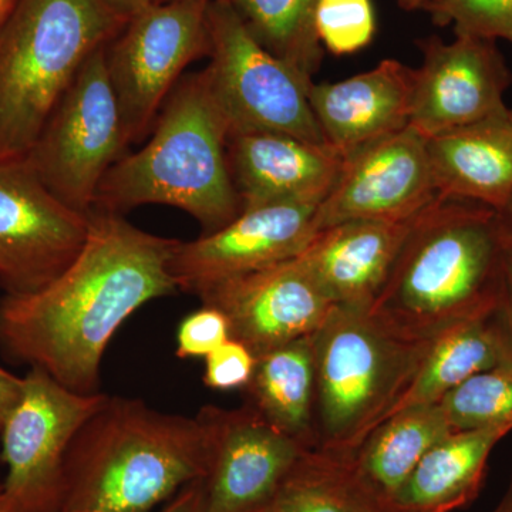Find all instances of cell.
I'll return each mask as SVG.
<instances>
[{"label": "cell", "mask_w": 512, "mask_h": 512, "mask_svg": "<svg viewBox=\"0 0 512 512\" xmlns=\"http://www.w3.org/2000/svg\"><path fill=\"white\" fill-rule=\"evenodd\" d=\"M244 404L276 430L316 448V366L311 336L292 340L256 356Z\"/></svg>", "instance_id": "24"}, {"label": "cell", "mask_w": 512, "mask_h": 512, "mask_svg": "<svg viewBox=\"0 0 512 512\" xmlns=\"http://www.w3.org/2000/svg\"><path fill=\"white\" fill-rule=\"evenodd\" d=\"M255 512H276V511H275V508L272 507V504H271V505H268V507L262 508V510H258Z\"/></svg>", "instance_id": "41"}, {"label": "cell", "mask_w": 512, "mask_h": 512, "mask_svg": "<svg viewBox=\"0 0 512 512\" xmlns=\"http://www.w3.org/2000/svg\"><path fill=\"white\" fill-rule=\"evenodd\" d=\"M229 339L231 329L227 316L218 309L202 305L198 311L185 316L178 326L175 355L180 359L207 357Z\"/></svg>", "instance_id": "30"}, {"label": "cell", "mask_w": 512, "mask_h": 512, "mask_svg": "<svg viewBox=\"0 0 512 512\" xmlns=\"http://www.w3.org/2000/svg\"><path fill=\"white\" fill-rule=\"evenodd\" d=\"M414 69L384 59L369 72L336 83H312L315 119L328 146L343 157L409 126Z\"/></svg>", "instance_id": "18"}, {"label": "cell", "mask_w": 512, "mask_h": 512, "mask_svg": "<svg viewBox=\"0 0 512 512\" xmlns=\"http://www.w3.org/2000/svg\"><path fill=\"white\" fill-rule=\"evenodd\" d=\"M493 512H512V474L503 500L500 501V504L495 507Z\"/></svg>", "instance_id": "38"}, {"label": "cell", "mask_w": 512, "mask_h": 512, "mask_svg": "<svg viewBox=\"0 0 512 512\" xmlns=\"http://www.w3.org/2000/svg\"><path fill=\"white\" fill-rule=\"evenodd\" d=\"M503 278H501L500 302L498 308L504 313L512 328V241L505 238Z\"/></svg>", "instance_id": "34"}, {"label": "cell", "mask_w": 512, "mask_h": 512, "mask_svg": "<svg viewBox=\"0 0 512 512\" xmlns=\"http://www.w3.org/2000/svg\"><path fill=\"white\" fill-rule=\"evenodd\" d=\"M211 0L151 3L106 46V69L127 143L150 137L184 70L210 56Z\"/></svg>", "instance_id": "9"}, {"label": "cell", "mask_w": 512, "mask_h": 512, "mask_svg": "<svg viewBox=\"0 0 512 512\" xmlns=\"http://www.w3.org/2000/svg\"><path fill=\"white\" fill-rule=\"evenodd\" d=\"M495 212H497L498 221H500L504 237L512 241V194Z\"/></svg>", "instance_id": "36"}, {"label": "cell", "mask_w": 512, "mask_h": 512, "mask_svg": "<svg viewBox=\"0 0 512 512\" xmlns=\"http://www.w3.org/2000/svg\"><path fill=\"white\" fill-rule=\"evenodd\" d=\"M437 0H397L404 10H427Z\"/></svg>", "instance_id": "37"}, {"label": "cell", "mask_w": 512, "mask_h": 512, "mask_svg": "<svg viewBox=\"0 0 512 512\" xmlns=\"http://www.w3.org/2000/svg\"><path fill=\"white\" fill-rule=\"evenodd\" d=\"M312 339L315 450L353 453L386 420L433 342L397 338L366 309L338 305Z\"/></svg>", "instance_id": "6"}, {"label": "cell", "mask_w": 512, "mask_h": 512, "mask_svg": "<svg viewBox=\"0 0 512 512\" xmlns=\"http://www.w3.org/2000/svg\"><path fill=\"white\" fill-rule=\"evenodd\" d=\"M508 362H512V328L497 306L433 340L412 382L387 417L420 404L439 403L471 376Z\"/></svg>", "instance_id": "22"}, {"label": "cell", "mask_w": 512, "mask_h": 512, "mask_svg": "<svg viewBox=\"0 0 512 512\" xmlns=\"http://www.w3.org/2000/svg\"><path fill=\"white\" fill-rule=\"evenodd\" d=\"M23 392L0 430L6 500L23 512H59L64 463L74 437L107 394L67 389L30 367Z\"/></svg>", "instance_id": "10"}, {"label": "cell", "mask_w": 512, "mask_h": 512, "mask_svg": "<svg viewBox=\"0 0 512 512\" xmlns=\"http://www.w3.org/2000/svg\"><path fill=\"white\" fill-rule=\"evenodd\" d=\"M204 503V478H200L185 485L160 512H204Z\"/></svg>", "instance_id": "32"}, {"label": "cell", "mask_w": 512, "mask_h": 512, "mask_svg": "<svg viewBox=\"0 0 512 512\" xmlns=\"http://www.w3.org/2000/svg\"><path fill=\"white\" fill-rule=\"evenodd\" d=\"M512 424L454 431L424 454L386 512H453L476 500L488 458Z\"/></svg>", "instance_id": "21"}, {"label": "cell", "mask_w": 512, "mask_h": 512, "mask_svg": "<svg viewBox=\"0 0 512 512\" xmlns=\"http://www.w3.org/2000/svg\"><path fill=\"white\" fill-rule=\"evenodd\" d=\"M256 356L235 339L222 343L205 357L204 384L218 392L242 390L251 380Z\"/></svg>", "instance_id": "31"}, {"label": "cell", "mask_w": 512, "mask_h": 512, "mask_svg": "<svg viewBox=\"0 0 512 512\" xmlns=\"http://www.w3.org/2000/svg\"><path fill=\"white\" fill-rule=\"evenodd\" d=\"M97 2L124 23L151 5V0H97Z\"/></svg>", "instance_id": "35"}, {"label": "cell", "mask_w": 512, "mask_h": 512, "mask_svg": "<svg viewBox=\"0 0 512 512\" xmlns=\"http://www.w3.org/2000/svg\"><path fill=\"white\" fill-rule=\"evenodd\" d=\"M276 512H382L360 490L349 454L308 450L276 495Z\"/></svg>", "instance_id": "26"}, {"label": "cell", "mask_w": 512, "mask_h": 512, "mask_svg": "<svg viewBox=\"0 0 512 512\" xmlns=\"http://www.w3.org/2000/svg\"><path fill=\"white\" fill-rule=\"evenodd\" d=\"M198 298L227 316L231 338L255 356L313 335L336 306L298 256L214 286Z\"/></svg>", "instance_id": "16"}, {"label": "cell", "mask_w": 512, "mask_h": 512, "mask_svg": "<svg viewBox=\"0 0 512 512\" xmlns=\"http://www.w3.org/2000/svg\"><path fill=\"white\" fill-rule=\"evenodd\" d=\"M429 138L407 126L345 158L332 190L320 202L313 229L349 221H404L440 197Z\"/></svg>", "instance_id": "13"}, {"label": "cell", "mask_w": 512, "mask_h": 512, "mask_svg": "<svg viewBox=\"0 0 512 512\" xmlns=\"http://www.w3.org/2000/svg\"><path fill=\"white\" fill-rule=\"evenodd\" d=\"M210 63L202 72L235 134L278 133L326 144L309 104L312 80L256 42L228 0L208 6Z\"/></svg>", "instance_id": "7"}, {"label": "cell", "mask_w": 512, "mask_h": 512, "mask_svg": "<svg viewBox=\"0 0 512 512\" xmlns=\"http://www.w3.org/2000/svg\"><path fill=\"white\" fill-rule=\"evenodd\" d=\"M228 138L204 72L185 74L165 100L146 146L121 157L104 175L93 208L124 215L165 205L187 212L202 235L225 227L241 212L229 174Z\"/></svg>", "instance_id": "4"}, {"label": "cell", "mask_w": 512, "mask_h": 512, "mask_svg": "<svg viewBox=\"0 0 512 512\" xmlns=\"http://www.w3.org/2000/svg\"><path fill=\"white\" fill-rule=\"evenodd\" d=\"M205 441L204 512H255L274 503L308 451L244 404L201 407Z\"/></svg>", "instance_id": "12"}, {"label": "cell", "mask_w": 512, "mask_h": 512, "mask_svg": "<svg viewBox=\"0 0 512 512\" xmlns=\"http://www.w3.org/2000/svg\"><path fill=\"white\" fill-rule=\"evenodd\" d=\"M89 214L67 207L25 158H0V288L40 291L82 251Z\"/></svg>", "instance_id": "11"}, {"label": "cell", "mask_w": 512, "mask_h": 512, "mask_svg": "<svg viewBox=\"0 0 512 512\" xmlns=\"http://www.w3.org/2000/svg\"><path fill=\"white\" fill-rule=\"evenodd\" d=\"M165 2H171V0H151V3H165Z\"/></svg>", "instance_id": "42"}, {"label": "cell", "mask_w": 512, "mask_h": 512, "mask_svg": "<svg viewBox=\"0 0 512 512\" xmlns=\"http://www.w3.org/2000/svg\"><path fill=\"white\" fill-rule=\"evenodd\" d=\"M259 45L312 80L323 59L315 29L318 0H228Z\"/></svg>", "instance_id": "25"}, {"label": "cell", "mask_w": 512, "mask_h": 512, "mask_svg": "<svg viewBox=\"0 0 512 512\" xmlns=\"http://www.w3.org/2000/svg\"><path fill=\"white\" fill-rule=\"evenodd\" d=\"M315 29L332 55L345 56L370 45L376 33L370 0H318Z\"/></svg>", "instance_id": "28"}, {"label": "cell", "mask_w": 512, "mask_h": 512, "mask_svg": "<svg viewBox=\"0 0 512 512\" xmlns=\"http://www.w3.org/2000/svg\"><path fill=\"white\" fill-rule=\"evenodd\" d=\"M126 23L97 0H18L0 23V158H25L94 50Z\"/></svg>", "instance_id": "5"}, {"label": "cell", "mask_w": 512, "mask_h": 512, "mask_svg": "<svg viewBox=\"0 0 512 512\" xmlns=\"http://www.w3.org/2000/svg\"><path fill=\"white\" fill-rule=\"evenodd\" d=\"M197 417L107 396L64 463L59 512H148L205 476Z\"/></svg>", "instance_id": "3"}, {"label": "cell", "mask_w": 512, "mask_h": 512, "mask_svg": "<svg viewBox=\"0 0 512 512\" xmlns=\"http://www.w3.org/2000/svg\"><path fill=\"white\" fill-rule=\"evenodd\" d=\"M107 45L80 67L26 156L49 191L83 214L92 211L101 180L130 147L107 74Z\"/></svg>", "instance_id": "8"}, {"label": "cell", "mask_w": 512, "mask_h": 512, "mask_svg": "<svg viewBox=\"0 0 512 512\" xmlns=\"http://www.w3.org/2000/svg\"><path fill=\"white\" fill-rule=\"evenodd\" d=\"M451 433L440 402L409 407L387 417L349 454L350 470L360 490L386 512L424 454Z\"/></svg>", "instance_id": "23"}, {"label": "cell", "mask_w": 512, "mask_h": 512, "mask_svg": "<svg viewBox=\"0 0 512 512\" xmlns=\"http://www.w3.org/2000/svg\"><path fill=\"white\" fill-rule=\"evenodd\" d=\"M426 12L436 25H453L456 36L512 46V0H437Z\"/></svg>", "instance_id": "29"}, {"label": "cell", "mask_w": 512, "mask_h": 512, "mask_svg": "<svg viewBox=\"0 0 512 512\" xmlns=\"http://www.w3.org/2000/svg\"><path fill=\"white\" fill-rule=\"evenodd\" d=\"M440 404L453 431L512 424V362L471 376Z\"/></svg>", "instance_id": "27"}, {"label": "cell", "mask_w": 512, "mask_h": 512, "mask_svg": "<svg viewBox=\"0 0 512 512\" xmlns=\"http://www.w3.org/2000/svg\"><path fill=\"white\" fill-rule=\"evenodd\" d=\"M227 158L241 211L272 204L319 205L338 181L345 157L328 144L286 134L228 138Z\"/></svg>", "instance_id": "17"}, {"label": "cell", "mask_w": 512, "mask_h": 512, "mask_svg": "<svg viewBox=\"0 0 512 512\" xmlns=\"http://www.w3.org/2000/svg\"><path fill=\"white\" fill-rule=\"evenodd\" d=\"M178 239L158 237L114 212H89L82 251L40 291L0 299V349L67 389L100 392L101 360L141 306L177 292Z\"/></svg>", "instance_id": "1"}, {"label": "cell", "mask_w": 512, "mask_h": 512, "mask_svg": "<svg viewBox=\"0 0 512 512\" xmlns=\"http://www.w3.org/2000/svg\"><path fill=\"white\" fill-rule=\"evenodd\" d=\"M504 247L493 208L440 195L414 222L367 312L397 338L433 342L497 308Z\"/></svg>", "instance_id": "2"}, {"label": "cell", "mask_w": 512, "mask_h": 512, "mask_svg": "<svg viewBox=\"0 0 512 512\" xmlns=\"http://www.w3.org/2000/svg\"><path fill=\"white\" fill-rule=\"evenodd\" d=\"M423 62L414 69L409 124L431 138L505 109L512 74L495 42L437 36L419 42Z\"/></svg>", "instance_id": "14"}, {"label": "cell", "mask_w": 512, "mask_h": 512, "mask_svg": "<svg viewBox=\"0 0 512 512\" xmlns=\"http://www.w3.org/2000/svg\"><path fill=\"white\" fill-rule=\"evenodd\" d=\"M318 205L272 204L239 212L225 227L178 242L170 272L178 291L214 286L288 261L308 245Z\"/></svg>", "instance_id": "15"}, {"label": "cell", "mask_w": 512, "mask_h": 512, "mask_svg": "<svg viewBox=\"0 0 512 512\" xmlns=\"http://www.w3.org/2000/svg\"><path fill=\"white\" fill-rule=\"evenodd\" d=\"M25 379L13 375L0 367V430L5 426L9 414L15 409L23 392Z\"/></svg>", "instance_id": "33"}, {"label": "cell", "mask_w": 512, "mask_h": 512, "mask_svg": "<svg viewBox=\"0 0 512 512\" xmlns=\"http://www.w3.org/2000/svg\"><path fill=\"white\" fill-rule=\"evenodd\" d=\"M419 215L320 229L296 256L335 305L369 311Z\"/></svg>", "instance_id": "19"}, {"label": "cell", "mask_w": 512, "mask_h": 512, "mask_svg": "<svg viewBox=\"0 0 512 512\" xmlns=\"http://www.w3.org/2000/svg\"><path fill=\"white\" fill-rule=\"evenodd\" d=\"M0 512H23L16 510L12 505L8 503L5 497V491H3V477L0 476Z\"/></svg>", "instance_id": "40"}, {"label": "cell", "mask_w": 512, "mask_h": 512, "mask_svg": "<svg viewBox=\"0 0 512 512\" xmlns=\"http://www.w3.org/2000/svg\"><path fill=\"white\" fill-rule=\"evenodd\" d=\"M16 2L18 0H0V23L8 18L9 13L15 8Z\"/></svg>", "instance_id": "39"}, {"label": "cell", "mask_w": 512, "mask_h": 512, "mask_svg": "<svg viewBox=\"0 0 512 512\" xmlns=\"http://www.w3.org/2000/svg\"><path fill=\"white\" fill-rule=\"evenodd\" d=\"M437 191L498 210L512 194V109L429 138Z\"/></svg>", "instance_id": "20"}]
</instances>
